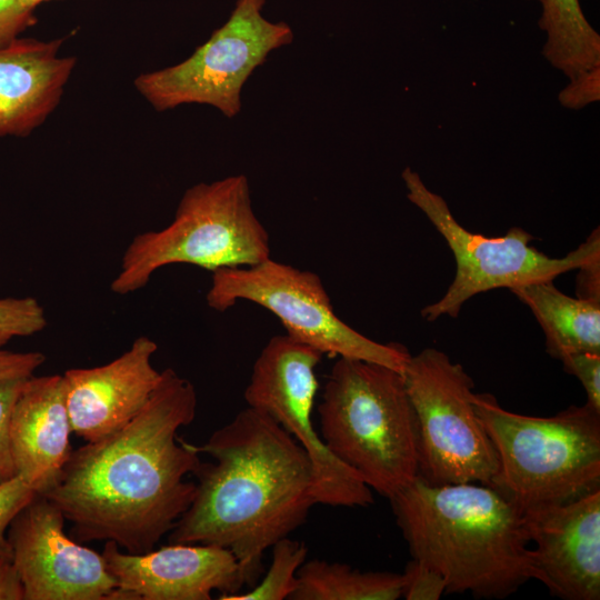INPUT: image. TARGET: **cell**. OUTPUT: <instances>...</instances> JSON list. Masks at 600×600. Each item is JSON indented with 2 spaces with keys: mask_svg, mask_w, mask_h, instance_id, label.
Returning a JSON list of instances; mask_svg holds the SVG:
<instances>
[{
  "mask_svg": "<svg viewBox=\"0 0 600 600\" xmlns=\"http://www.w3.org/2000/svg\"><path fill=\"white\" fill-rule=\"evenodd\" d=\"M61 509L36 494L11 521L7 538L23 600H111L117 581L102 553L64 532Z\"/></svg>",
  "mask_w": 600,
  "mask_h": 600,
  "instance_id": "obj_12",
  "label": "cell"
},
{
  "mask_svg": "<svg viewBox=\"0 0 600 600\" xmlns=\"http://www.w3.org/2000/svg\"><path fill=\"white\" fill-rule=\"evenodd\" d=\"M41 303L33 297L0 299V349L18 337H29L47 327Z\"/></svg>",
  "mask_w": 600,
  "mask_h": 600,
  "instance_id": "obj_22",
  "label": "cell"
},
{
  "mask_svg": "<svg viewBox=\"0 0 600 600\" xmlns=\"http://www.w3.org/2000/svg\"><path fill=\"white\" fill-rule=\"evenodd\" d=\"M577 270V298L600 302V257Z\"/></svg>",
  "mask_w": 600,
  "mask_h": 600,
  "instance_id": "obj_30",
  "label": "cell"
},
{
  "mask_svg": "<svg viewBox=\"0 0 600 600\" xmlns=\"http://www.w3.org/2000/svg\"><path fill=\"white\" fill-rule=\"evenodd\" d=\"M26 379L0 383V483L17 476L10 441V423L14 403Z\"/></svg>",
  "mask_w": 600,
  "mask_h": 600,
  "instance_id": "obj_24",
  "label": "cell"
},
{
  "mask_svg": "<svg viewBox=\"0 0 600 600\" xmlns=\"http://www.w3.org/2000/svg\"><path fill=\"white\" fill-rule=\"evenodd\" d=\"M328 450L390 499L419 472V433L402 372L338 358L318 406Z\"/></svg>",
  "mask_w": 600,
  "mask_h": 600,
  "instance_id": "obj_4",
  "label": "cell"
},
{
  "mask_svg": "<svg viewBox=\"0 0 600 600\" xmlns=\"http://www.w3.org/2000/svg\"><path fill=\"white\" fill-rule=\"evenodd\" d=\"M498 470L490 487L524 511L564 503L600 488V412L584 403L551 417L502 408L494 396L474 393Z\"/></svg>",
  "mask_w": 600,
  "mask_h": 600,
  "instance_id": "obj_5",
  "label": "cell"
},
{
  "mask_svg": "<svg viewBox=\"0 0 600 600\" xmlns=\"http://www.w3.org/2000/svg\"><path fill=\"white\" fill-rule=\"evenodd\" d=\"M36 494L19 476L0 483V558L12 559L11 547L7 538L8 528L17 513Z\"/></svg>",
  "mask_w": 600,
  "mask_h": 600,
  "instance_id": "obj_23",
  "label": "cell"
},
{
  "mask_svg": "<svg viewBox=\"0 0 600 600\" xmlns=\"http://www.w3.org/2000/svg\"><path fill=\"white\" fill-rule=\"evenodd\" d=\"M0 600H23V586L12 559L0 558Z\"/></svg>",
  "mask_w": 600,
  "mask_h": 600,
  "instance_id": "obj_31",
  "label": "cell"
},
{
  "mask_svg": "<svg viewBox=\"0 0 600 600\" xmlns=\"http://www.w3.org/2000/svg\"><path fill=\"white\" fill-rule=\"evenodd\" d=\"M158 344L139 336L114 360L63 372L72 432L87 442L103 439L129 423L158 387L162 371L152 364Z\"/></svg>",
  "mask_w": 600,
  "mask_h": 600,
  "instance_id": "obj_15",
  "label": "cell"
},
{
  "mask_svg": "<svg viewBox=\"0 0 600 600\" xmlns=\"http://www.w3.org/2000/svg\"><path fill=\"white\" fill-rule=\"evenodd\" d=\"M389 501L412 559L437 570L447 593L503 599L536 579L522 511L492 487L418 476Z\"/></svg>",
  "mask_w": 600,
  "mask_h": 600,
  "instance_id": "obj_3",
  "label": "cell"
},
{
  "mask_svg": "<svg viewBox=\"0 0 600 600\" xmlns=\"http://www.w3.org/2000/svg\"><path fill=\"white\" fill-rule=\"evenodd\" d=\"M402 374L418 422V476L431 484L490 486L497 452L474 408V383L464 368L426 348L410 356Z\"/></svg>",
  "mask_w": 600,
  "mask_h": 600,
  "instance_id": "obj_9",
  "label": "cell"
},
{
  "mask_svg": "<svg viewBox=\"0 0 600 600\" xmlns=\"http://www.w3.org/2000/svg\"><path fill=\"white\" fill-rule=\"evenodd\" d=\"M406 577L387 571H361L346 563L306 560L297 572L291 600H397Z\"/></svg>",
  "mask_w": 600,
  "mask_h": 600,
  "instance_id": "obj_19",
  "label": "cell"
},
{
  "mask_svg": "<svg viewBox=\"0 0 600 600\" xmlns=\"http://www.w3.org/2000/svg\"><path fill=\"white\" fill-rule=\"evenodd\" d=\"M46 361L39 351L13 352L0 349V383L16 379H27Z\"/></svg>",
  "mask_w": 600,
  "mask_h": 600,
  "instance_id": "obj_29",
  "label": "cell"
},
{
  "mask_svg": "<svg viewBox=\"0 0 600 600\" xmlns=\"http://www.w3.org/2000/svg\"><path fill=\"white\" fill-rule=\"evenodd\" d=\"M407 197L443 237L456 259V276L438 301L426 306L421 317L436 321L442 316L457 318L472 297L498 288L509 290L538 281L552 280L600 257V230L562 258H551L530 243L534 237L519 227L502 237H486L462 227L446 200L423 183L418 172L403 169Z\"/></svg>",
  "mask_w": 600,
  "mask_h": 600,
  "instance_id": "obj_7",
  "label": "cell"
},
{
  "mask_svg": "<svg viewBox=\"0 0 600 600\" xmlns=\"http://www.w3.org/2000/svg\"><path fill=\"white\" fill-rule=\"evenodd\" d=\"M194 449L212 461L196 470L194 498L168 542L229 549L251 588L264 552L302 526L317 504L311 461L284 428L249 406Z\"/></svg>",
  "mask_w": 600,
  "mask_h": 600,
  "instance_id": "obj_2",
  "label": "cell"
},
{
  "mask_svg": "<svg viewBox=\"0 0 600 600\" xmlns=\"http://www.w3.org/2000/svg\"><path fill=\"white\" fill-rule=\"evenodd\" d=\"M102 556L117 581L111 600H210L247 586L236 556L216 544L169 543L144 553L106 541Z\"/></svg>",
  "mask_w": 600,
  "mask_h": 600,
  "instance_id": "obj_13",
  "label": "cell"
},
{
  "mask_svg": "<svg viewBox=\"0 0 600 600\" xmlns=\"http://www.w3.org/2000/svg\"><path fill=\"white\" fill-rule=\"evenodd\" d=\"M600 98V67L590 69L570 80L559 93L560 103L570 109H581Z\"/></svg>",
  "mask_w": 600,
  "mask_h": 600,
  "instance_id": "obj_27",
  "label": "cell"
},
{
  "mask_svg": "<svg viewBox=\"0 0 600 600\" xmlns=\"http://www.w3.org/2000/svg\"><path fill=\"white\" fill-rule=\"evenodd\" d=\"M206 300L219 312L241 300L253 302L273 313L289 337L323 356L366 360L399 372L411 356L403 344L377 342L342 321L317 273L271 258L213 271Z\"/></svg>",
  "mask_w": 600,
  "mask_h": 600,
  "instance_id": "obj_8",
  "label": "cell"
},
{
  "mask_svg": "<svg viewBox=\"0 0 600 600\" xmlns=\"http://www.w3.org/2000/svg\"><path fill=\"white\" fill-rule=\"evenodd\" d=\"M547 40L542 49L552 67L570 80L600 67V36L586 19L579 0H538Z\"/></svg>",
  "mask_w": 600,
  "mask_h": 600,
  "instance_id": "obj_20",
  "label": "cell"
},
{
  "mask_svg": "<svg viewBox=\"0 0 600 600\" xmlns=\"http://www.w3.org/2000/svg\"><path fill=\"white\" fill-rule=\"evenodd\" d=\"M536 580L564 600L600 599V488L522 511Z\"/></svg>",
  "mask_w": 600,
  "mask_h": 600,
  "instance_id": "obj_14",
  "label": "cell"
},
{
  "mask_svg": "<svg viewBox=\"0 0 600 600\" xmlns=\"http://www.w3.org/2000/svg\"><path fill=\"white\" fill-rule=\"evenodd\" d=\"M403 597L407 600H439L447 594L444 578L430 566L412 559L404 572Z\"/></svg>",
  "mask_w": 600,
  "mask_h": 600,
  "instance_id": "obj_25",
  "label": "cell"
},
{
  "mask_svg": "<svg viewBox=\"0 0 600 600\" xmlns=\"http://www.w3.org/2000/svg\"><path fill=\"white\" fill-rule=\"evenodd\" d=\"M36 22L22 0H0V46L9 43Z\"/></svg>",
  "mask_w": 600,
  "mask_h": 600,
  "instance_id": "obj_28",
  "label": "cell"
},
{
  "mask_svg": "<svg viewBox=\"0 0 600 600\" xmlns=\"http://www.w3.org/2000/svg\"><path fill=\"white\" fill-rule=\"evenodd\" d=\"M272 560L260 582L247 592L220 596L221 600H284L297 588V572L307 558L303 542L286 537L272 547Z\"/></svg>",
  "mask_w": 600,
  "mask_h": 600,
  "instance_id": "obj_21",
  "label": "cell"
},
{
  "mask_svg": "<svg viewBox=\"0 0 600 600\" xmlns=\"http://www.w3.org/2000/svg\"><path fill=\"white\" fill-rule=\"evenodd\" d=\"M46 1H49V0H22V2L24 3V6H26L29 10H31V11H33V12H34V9H36L39 4H41V3L46 2Z\"/></svg>",
  "mask_w": 600,
  "mask_h": 600,
  "instance_id": "obj_32",
  "label": "cell"
},
{
  "mask_svg": "<svg viewBox=\"0 0 600 600\" xmlns=\"http://www.w3.org/2000/svg\"><path fill=\"white\" fill-rule=\"evenodd\" d=\"M567 373L574 376L587 394V404L600 412V353L577 352L560 360Z\"/></svg>",
  "mask_w": 600,
  "mask_h": 600,
  "instance_id": "obj_26",
  "label": "cell"
},
{
  "mask_svg": "<svg viewBox=\"0 0 600 600\" xmlns=\"http://www.w3.org/2000/svg\"><path fill=\"white\" fill-rule=\"evenodd\" d=\"M266 0H237L229 19L186 60L142 73L134 80L138 92L157 110L181 104H208L227 118L241 110V91L251 73L269 53L293 40L283 21L262 16Z\"/></svg>",
  "mask_w": 600,
  "mask_h": 600,
  "instance_id": "obj_10",
  "label": "cell"
},
{
  "mask_svg": "<svg viewBox=\"0 0 600 600\" xmlns=\"http://www.w3.org/2000/svg\"><path fill=\"white\" fill-rule=\"evenodd\" d=\"M197 412L193 384L173 369L123 428L72 450L46 494L79 542L114 541L130 553L156 548L196 494L188 481L201 463L194 444L178 437Z\"/></svg>",
  "mask_w": 600,
  "mask_h": 600,
  "instance_id": "obj_1",
  "label": "cell"
},
{
  "mask_svg": "<svg viewBox=\"0 0 600 600\" xmlns=\"http://www.w3.org/2000/svg\"><path fill=\"white\" fill-rule=\"evenodd\" d=\"M533 313L544 336L547 352L561 360L577 352L600 353V302L571 298L552 280L510 290Z\"/></svg>",
  "mask_w": 600,
  "mask_h": 600,
  "instance_id": "obj_18",
  "label": "cell"
},
{
  "mask_svg": "<svg viewBox=\"0 0 600 600\" xmlns=\"http://www.w3.org/2000/svg\"><path fill=\"white\" fill-rule=\"evenodd\" d=\"M61 43L18 37L0 46V138L29 136L59 104L76 66Z\"/></svg>",
  "mask_w": 600,
  "mask_h": 600,
  "instance_id": "obj_17",
  "label": "cell"
},
{
  "mask_svg": "<svg viewBox=\"0 0 600 600\" xmlns=\"http://www.w3.org/2000/svg\"><path fill=\"white\" fill-rule=\"evenodd\" d=\"M71 433L63 376L27 378L13 407L10 441L17 476L36 493L58 483L72 452Z\"/></svg>",
  "mask_w": 600,
  "mask_h": 600,
  "instance_id": "obj_16",
  "label": "cell"
},
{
  "mask_svg": "<svg viewBox=\"0 0 600 600\" xmlns=\"http://www.w3.org/2000/svg\"><path fill=\"white\" fill-rule=\"evenodd\" d=\"M270 258L269 233L256 216L244 174L200 182L186 190L172 221L136 236L112 280L113 293L144 288L167 266L184 263L211 272L249 267Z\"/></svg>",
  "mask_w": 600,
  "mask_h": 600,
  "instance_id": "obj_6",
  "label": "cell"
},
{
  "mask_svg": "<svg viewBox=\"0 0 600 600\" xmlns=\"http://www.w3.org/2000/svg\"><path fill=\"white\" fill-rule=\"evenodd\" d=\"M323 353L286 334L272 337L256 359L244 390L247 406L269 414L306 451L314 477V499L331 507H368L372 490L326 447L312 422L319 388L316 368Z\"/></svg>",
  "mask_w": 600,
  "mask_h": 600,
  "instance_id": "obj_11",
  "label": "cell"
}]
</instances>
